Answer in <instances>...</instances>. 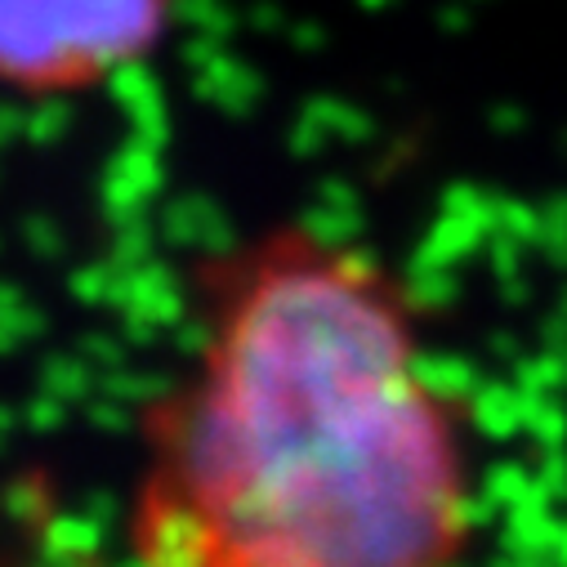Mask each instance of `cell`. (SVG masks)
I'll use <instances>...</instances> for the list:
<instances>
[{
  "label": "cell",
  "mask_w": 567,
  "mask_h": 567,
  "mask_svg": "<svg viewBox=\"0 0 567 567\" xmlns=\"http://www.w3.org/2000/svg\"><path fill=\"white\" fill-rule=\"evenodd\" d=\"M465 532L461 424L398 281L313 233L233 255L153 415L144 567H452Z\"/></svg>",
  "instance_id": "6da1fadb"
},
{
  "label": "cell",
  "mask_w": 567,
  "mask_h": 567,
  "mask_svg": "<svg viewBox=\"0 0 567 567\" xmlns=\"http://www.w3.org/2000/svg\"><path fill=\"white\" fill-rule=\"evenodd\" d=\"M171 0H0V81L81 90L148 54Z\"/></svg>",
  "instance_id": "7a4b0ae2"
}]
</instances>
